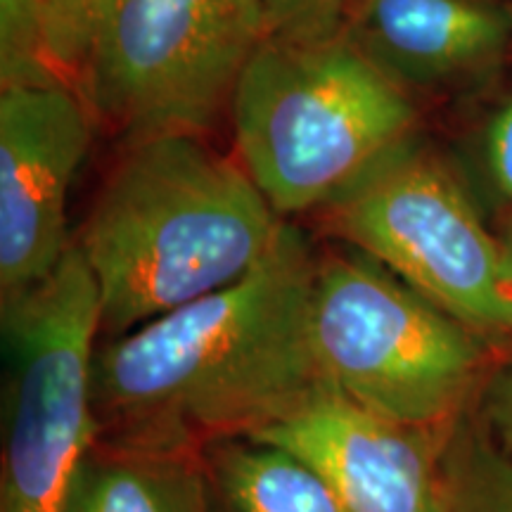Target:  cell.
<instances>
[{
  "mask_svg": "<svg viewBox=\"0 0 512 512\" xmlns=\"http://www.w3.org/2000/svg\"><path fill=\"white\" fill-rule=\"evenodd\" d=\"M240 164L275 214L323 209L420 131L422 105L344 34L266 38L233 100Z\"/></svg>",
  "mask_w": 512,
  "mask_h": 512,
  "instance_id": "3",
  "label": "cell"
},
{
  "mask_svg": "<svg viewBox=\"0 0 512 512\" xmlns=\"http://www.w3.org/2000/svg\"><path fill=\"white\" fill-rule=\"evenodd\" d=\"M498 240H501L503 247V266H505V278H508V285L512 290V219L503 223L501 228L496 230Z\"/></svg>",
  "mask_w": 512,
  "mask_h": 512,
  "instance_id": "18",
  "label": "cell"
},
{
  "mask_svg": "<svg viewBox=\"0 0 512 512\" xmlns=\"http://www.w3.org/2000/svg\"><path fill=\"white\" fill-rule=\"evenodd\" d=\"M316 264L304 230L285 221L271 252L233 285L98 344V439L204 453L266 430L328 387L309 339Z\"/></svg>",
  "mask_w": 512,
  "mask_h": 512,
  "instance_id": "1",
  "label": "cell"
},
{
  "mask_svg": "<svg viewBox=\"0 0 512 512\" xmlns=\"http://www.w3.org/2000/svg\"><path fill=\"white\" fill-rule=\"evenodd\" d=\"M309 339L320 377L382 418L448 430L505 356L358 249L318 252Z\"/></svg>",
  "mask_w": 512,
  "mask_h": 512,
  "instance_id": "4",
  "label": "cell"
},
{
  "mask_svg": "<svg viewBox=\"0 0 512 512\" xmlns=\"http://www.w3.org/2000/svg\"><path fill=\"white\" fill-rule=\"evenodd\" d=\"M342 34L420 105L463 102L512 67V0H356Z\"/></svg>",
  "mask_w": 512,
  "mask_h": 512,
  "instance_id": "10",
  "label": "cell"
},
{
  "mask_svg": "<svg viewBox=\"0 0 512 512\" xmlns=\"http://www.w3.org/2000/svg\"><path fill=\"white\" fill-rule=\"evenodd\" d=\"M484 430L512 453V351L498 358L472 406Z\"/></svg>",
  "mask_w": 512,
  "mask_h": 512,
  "instance_id": "17",
  "label": "cell"
},
{
  "mask_svg": "<svg viewBox=\"0 0 512 512\" xmlns=\"http://www.w3.org/2000/svg\"><path fill=\"white\" fill-rule=\"evenodd\" d=\"M211 489L230 512H342L313 467L283 446L252 437L204 448Z\"/></svg>",
  "mask_w": 512,
  "mask_h": 512,
  "instance_id": "12",
  "label": "cell"
},
{
  "mask_svg": "<svg viewBox=\"0 0 512 512\" xmlns=\"http://www.w3.org/2000/svg\"><path fill=\"white\" fill-rule=\"evenodd\" d=\"M266 36L261 0H102L76 93L131 143L202 136Z\"/></svg>",
  "mask_w": 512,
  "mask_h": 512,
  "instance_id": "6",
  "label": "cell"
},
{
  "mask_svg": "<svg viewBox=\"0 0 512 512\" xmlns=\"http://www.w3.org/2000/svg\"><path fill=\"white\" fill-rule=\"evenodd\" d=\"M283 223L245 166L200 136L131 143L74 240L98 283L102 337L233 285Z\"/></svg>",
  "mask_w": 512,
  "mask_h": 512,
  "instance_id": "2",
  "label": "cell"
},
{
  "mask_svg": "<svg viewBox=\"0 0 512 512\" xmlns=\"http://www.w3.org/2000/svg\"><path fill=\"white\" fill-rule=\"evenodd\" d=\"M451 427L403 425L323 387L252 439L306 460L342 512H444L441 458Z\"/></svg>",
  "mask_w": 512,
  "mask_h": 512,
  "instance_id": "9",
  "label": "cell"
},
{
  "mask_svg": "<svg viewBox=\"0 0 512 512\" xmlns=\"http://www.w3.org/2000/svg\"><path fill=\"white\" fill-rule=\"evenodd\" d=\"M102 0H38V50L48 81L76 88Z\"/></svg>",
  "mask_w": 512,
  "mask_h": 512,
  "instance_id": "15",
  "label": "cell"
},
{
  "mask_svg": "<svg viewBox=\"0 0 512 512\" xmlns=\"http://www.w3.org/2000/svg\"><path fill=\"white\" fill-rule=\"evenodd\" d=\"M86 100L62 83L0 95V302L55 271L72 247L67 200L91 145Z\"/></svg>",
  "mask_w": 512,
  "mask_h": 512,
  "instance_id": "8",
  "label": "cell"
},
{
  "mask_svg": "<svg viewBox=\"0 0 512 512\" xmlns=\"http://www.w3.org/2000/svg\"><path fill=\"white\" fill-rule=\"evenodd\" d=\"M320 214L339 245L368 254L510 354L512 290L501 240L444 147L413 133Z\"/></svg>",
  "mask_w": 512,
  "mask_h": 512,
  "instance_id": "5",
  "label": "cell"
},
{
  "mask_svg": "<svg viewBox=\"0 0 512 512\" xmlns=\"http://www.w3.org/2000/svg\"><path fill=\"white\" fill-rule=\"evenodd\" d=\"M266 15V38H328L344 31L356 0H261Z\"/></svg>",
  "mask_w": 512,
  "mask_h": 512,
  "instance_id": "16",
  "label": "cell"
},
{
  "mask_svg": "<svg viewBox=\"0 0 512 512\" xmlns=\"http://www.w3.org/2000/svg\"><path fill=\"white\" fill-rule=\"evenodd\" d=\"M202 453L147 451L95 441L62 512H211Z\"/></svg>",
  "mask_w": 512,
  "mask_h": 512,
  "instance_id": "11",
  "label": "cell"
},
{
  "mask_svg": "<svg viewBox=\"0 0 512 512\" xmlns=\"http://www.w3.org/2000/svg\"><path fill=\"white\" fill-rule=\"evenodd\" d=\"M510 69L463 102L470 114L444 152L496 230L512 219V76Z\"/></svg>",
  "mask_w": 512,
  "mask_h": 512,
  "instance_id": "13",
  "label": "cell"
},
{
  "mask_svg": "<svg viewBox=\"0 0 512 512\" xmlns=\"http://www.w3.org/2000/svg\"><path fill=\"white\" fill-rule=\"evenodd\" d=\"M100 337V290L74 242L48 278L3 302L0 512L64 510L76 470L98 441L93 358Z\"/></svg>",
  "mask_w": 512,
  "mask_h": 512,
  "instance_id": "7",
  "label": "cell"
},
{
  "mask_svg": "<svg viewBox=\"0 0 512 512\" xmlns=\"http://www.w3.org/2000/svg\"><path fill=\"white\" fill-rule=\"evenodd\" d=\"M441 475L444 512H512V453L496 444L472 408L448 432Z\"/></svg>",
  "mask_w": 512,
  "mask_h": 512,
  "instance_id": "14",
  "label": "cell"
}]
</instances>
